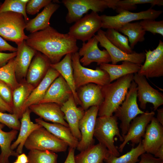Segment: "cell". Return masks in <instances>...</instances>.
I'll use <instances>...</instances> for the list:
<instances>
[{"label": "cell", "instance_id": "cell-1", "mask_svg": "<svg viewBox=\"0 0 163 163\" xmlns=\"http://www.w3.org/2000/svg\"><path fill=\"white\" fill-rule=\"evenodd\" d=\"M25 41L30 47L46 56L51 64L58 62L64 56L78 50L76 40L68 33H60L50 26L30 33Z\"/></svg>", "mask_w": 163, "mask_h": 163}, {"label": "cell", "instance_id": "cell-2", "mask_svg": "<svg viewBox=\"0 0 163 163\" xmlns=\"http://www.w3.org/2000/svg\"><path fill=\"white\" fill-rule=\"evenodd\" d=\"M133 76V74H128L101 86L104 100L99 106V117L113 116V113L124 100Z\"/></svg>", "mask_w": 163, "mask_h": 163}, {"label": "cell", "instance_id": "cell-3", "mask_svg": "<svg viewBox=\"0 0 163 163\" xmlns=\"http://www.w3.org/2000/svg\"><path fill=\"white\" fill-rule=\"evenodd\" d=\"M117 120L114 115L97 118L94 136L99 143L106 148L110 154L119 157L120 153L118 149L115 145L114 138L116 136L122 142L123 139L118 127Z\"/></svg>", "mask_w": 163, "mask_h": 163}, {"label": "cell", "instance_id": "cell-4", "mask_svg": "<svg viewBox=\"0 0 163 163\" xmlns=\"http://www.w3.org/2000/svg\"><path fill=\"white\" fill-rule=\"evenodd\" d=\"M118 0H62L68 12L66 19L71 24L75 22L90 10L97 13L107 8L115 10Z\"/></svg>", "mask_w": 163, "mask_h": 163}, {"label": "cell", "instance_id": "cell-5", "mask_svg": "<svg viewBox=\"0 0 163 163\" xmlns=\"http://www.w3.org/2000/svg\"><path fill=\"white\" fill-rule=\"evenodd\" d=\"M80 57L78 52L71 54L76 90L82 86L89 83H94L102 86L110 83L109 75L106 72L99 67L94 70L83 66L80 61Z\"/></svg>", "mask_w": 163, "mask_h": 163}, {"label": "cell", "instance_id": "cell-6", "mask_svg": "<svg viewBox=\"0 0 163 163\" xmlns=\"http://www.w3.org/2000/svg\"><path fill=\"white\" fill-rule=\"evenodd\" d=\"M26 24L20 13L11 11L2 13L0 14V36L17 45L28 38L24 32Z\"/></svg>", "mask_w": 163, "mask_h": 163}, {"label": "cell", "instance_id": "cell-7", "mask_svg": "<svg viewBox=\"0 0 163 163\" xmlns=\"http://www.w3.org/2000/svg\"><path fill=\"white\" fill-rule=\"evenodd\" d=\"M68 145L44 127L33 132L26 141L24 147L29 150H48L54 152H65Z\"/></svg>", "mask_w": 163, "mask_h": 163}, {"label": "cell", "instance_id": "cell-8", "mask_svg": "<svg viewBox=\"0 0 163 163\" xmlns=\"http://www.w3.org/2000/svg\"><path fill=\"white\" fill-rule=\"evenodd\" d=\"M137 86L133 80L124 100L114 112V116L121 121L122 136L126 133L132 120L144 112L140 109L137 103Z\"/></svg>", "mask_w": 163, "mask_h": 163}, {"label": "cell", "instance_id": "cell-9", "mask_svg": "<svg viewBox=\"0 0 163 163\" xmlns=\"http://www.w3.org/2000/svg\"><path fill=\"white\" fill-rule=\"evenodd\" d=\"M162 12V10H156L149 8L138 12L125 11L114 16L101 15L100 17L102 21V28L113 29L117 30L123 25L133 21L145 19L155 20Z\"/></svg>", "mask_w": 163, "mask_h": 163}, {"label": "cell", "instance_id": "cell-10", "mask_svg": "<svg viewBox=\"0 0 163 163\" xmlns=\"http://www.w3.org/2000/svg\"><path fill=\"white\" fill-rule=\"evenodd\" d=\"M101 28L100 16L97 12L92 11L75 22L70 27L68 33L76 40L85 42L93 37Z\"/></svg>", "mask_w": 163, "mask_h": 163}, {"label": "cell", "instance_id": "cell-11", "mask_svg": "<svg viewBox=\"0 0 163 163\" xmlns=\"http://www.w3.org/2000/svg\"><path fill=\"white\" fill-rule=\"evenodd\" d=\"M155 113L146 111L140 115L137 116L131 121L126 135L122 136L123 140L120 145L118 150L122 152L124 148L129 141L132 143L133 147L138 144L144 138L146 127L154 117Z\"/></svg>", "mask_w": 163, "mask_h": 163}, {"label": "cell", "instance_id": "cell-12", "mask_svg": "<svg viewBox=\"0 0 163 163\" xmlns=\"http://www.w3.org/2000/svg\"><path fill=\"white\" fill-rule=\"evenodd\" d=\"M133 80L137 85V97L142 109H145L147 103L153 104L154 111L163 104V94L152 87L145 77L135 73Z\"/></svg>", "mask_w": 163, "mask_h": 163}, {"label": "cell", "instance_id": "cell-13", "mask_svg": "<svg viewBox=\"0 0 163 163\" xmlns=\"http://www.w3.org/2000/svg\"><path fill=\"white\" fill-rule=\"evenodd\" d=\"M145 59L137 74L147 78L163 76V42L160 40L152 50H145Z\"/></svg>", "mask_w": 163, "mask_h": 163}, {"label": "cell", "instance_id": "cell-14", "mask_svg": "<svg viewBox=\"0 0 163 163\" xmlns=\"http://www.w3.org/2000/svg\"><path fill=\"white\" fill-rule=\"evenodd\" d=\"M99 106H93L85 110L80 121L79 128L81 135L76 148L80 152L94 144L93 137L96 121Z\"/></svg>", "mask_w": 163, "mask_h": 163}, {"label": "cell", "instance_id": "cell-15", "mask_svg": "<svg viewBox=\"0 0 163 163\" xmlns=\"http://www.w3.org/2000/svg\"><path fill=\"white\" fill-rule=\"evenodd\" d=\"M94 36L100 43L109 53L112 64L116 65L120 61H128L134 63L142 65L145 59V53H137L134 52L127 53L113 45L108 40L105 35V31L100 29Z\"/></svg>", "mask_w": 163, "mask_h": 163}, {"label": "cell", "instance_id": "cell-16", "mask_svg": "<svg viewBox=\"0 0 163 163\" xmlns=\"http://www.w3.org/2000/svg\"><path fill=\"white\" fill-rule=\"evenodd\" d=\"M98 43L94 36L86 43H83L78 52L80 56H82L80 61L83 66H88L93 62H96L97 65H100L111 62L107 51L105 50H101L99 48Z\"/></svg>", "mask_w": 163, "mask_h": 163}, {"label": "cell", "instance_id": "cell-17", "mask_svg": "<svg viewBox=\"0 0 163 163\" xmlns=\"http://www.w3.org/2000/svg\"><path fill=\"white\" fill-rule=\"evenodd\" d=\"M17 46V54L14 58V64L16 77L20 83L25 80L29 66L37 51L28 45L25 40Z\"/></svg>", "mask_w": 163, "mask_h": 163}, {"label": "cell", "instance_id": "cell-18", "mask_svg": "<svg viewBox=\"0 0 163 163\" xmlns=\"http://www.w3.org/2000/svg\"><path fill=\"white\" fill-rule=\"evenodd\" d=\"M143 139L141 141L145 152L154 155L163 145V126L153 117L147 126Z\"/></svg>", "mask_w": 163, "mask_h": 163}, {"label": "cell", "instance_id": "cell-19", "mask_svg": "<svg viewBox=\"0 0 163 163\" xmlns=\"http://www.w3.org/2000/svg\"><path fill=\"white\" fill-rule=\"evenodd\" d=\"M72 95L70 88L60 75L51 84L44 97L38 103H53L61 107Z\"/></svg>", "mask_w": 163, "mask_h": 163}, {"label": "cell", "instance_id": "cell-20", "mask_svg": "<svg viewBox=\"0 0 163 163\" xmlns=\"http://www.w3.org/2000/svg\"><path fill=\"white\" fill-rule=\"evenodd\" d=\"M61 109L64 113V119L67 121L72 134L80 141L81 135L79 128V124L85 111L82 107L77 106L73 95L61 106Z\"/></svg>", "mask_w": 163, "mask_h": 163}, {"label": "cell", "instance_id": "cell-21", "mask_svg": "<svg viewBox=\"0 0 163 163\" xmlns=\"http://www.w3.org/2000/svg\"><path fill=\"white\" fill-rule=\"evenodd\" d=\"M51 64L48 58L37 51L28 69L25 80L34 88L46 75Z\"/></svg>", "mask_w": 163, "mask_h": 163}, {"label": "cell", "instance_id": "cell-22", "mask_svg": "<svg viewBox=\"0 0 163 163\" xmlns=\"http://www.w3.org/2000/svg\"><path fill=\"white\" fill-rule=\"evenodd\" d=\"M28 108L31 112L45 121L60 124L69 127L64 119V114L61 109V107L57 104L53 103H38L32 105Z\"/></svg>", "mask_w": 163, "mask_h": 163}, {"label": "cell", "instance_id": "cell-23", "mask_svg": "<svg viewBox=\"0 0 163 163\" xmlns=\"http://www.w3.org/2000/svg\"><path fill=\"white\" fill-rule=\"evenodd\" d=\"M77 95L81 103V107L85 111L91 107L100 106L103 101L101 86L89 83L78 88Z\"/></svg>", "mask_w": 163, "mask_h": 163}, {"label": "cell", "instance_id": "cell-24", "mask_svg": "<svg viewBox=\"0 0 163 163\" xmlns=\"http://www.w3.org/2000/svg\"><path fill=\"white\" fill-rule=\"evenodd\" d=\"M60 75L57 71L50 67L44 77L33 89L24 104L23 113L30 106L38 104L42 100L51 84Z\"/></svg>", "mask_w": 163, "mask_h": 163}, {"label": "cell", "instance_id": "cell-25", "mask_svg": "<svg viewBox=\"0 0 163 163\" xmlns=\"http://www.w3.org/2000/svg\"><path fill=\"white\" fill-rule=\"evenodd\" d=\"M31 112L29 108L23 113L21 120L20 132L16 140L11 145V150L17 148L16 152L18 154L22 153L24 143L28 137L34 130L42 126L38 123H34L30 118Z\"/></svg>", "mask_w": 163, "mask_h": 163}, {"label": "cell", "instance_id": "cell-26", "mask_svg": "<svg viewBox=\"0 0 163 163\" xmlns=\"http://www.w3.org/2000/svg\"><path fill=\"white\" fill-rule=\"evenodd\" d=\"M71 54H67L61 60L57 63H51L50 67L57 71L63 77L71 90L76 105L81 106V103L78 97L75 84Z\"/></svg>", "mask_w": 163, "mask_h": 163}, {"label": "cell", "instance_id": "cell-27", "mask_svg": "<svg viewBox=\"0 0 163 163\" xmlns=\"http://www.w3.org/2000/svg\"><path fill=\"white\" fill-rule=\"evenodd\" d=\"M35 121L65 142L69 147L76 148L79 141L73 136L69 127L59 123L47 122L40 118L36 119Z\"/></svg>", "mask_w": 163, "mask_h": 163}, {"label": "cell", "instance_id": "cell-28", "mask_svg": "<svg viewBox=\"0 0 163 163\" xmlns=\"http://www.w3.org/2000/svg\"><path fill=\"white\" fill-rule=\"evenodd\" d=\"M59 6V5L57 3L52 2L45 6L43 10L35 18L26 23V30L32 33L50 26V18Z\"/></svg>", "mask_w": 163, "mask_h": 163}, {"label": "cell", "instance_id": "cell-29", "mask_svg": "<svg viewBox=\"0 0 163 163\" xmlns=\"http://www.w3.org/2000/svg\"><path fill=\"white\" fill-rule=\"evenodd\" d=\"M107 149L100 143L94 144L75 155L76 163H104L109 154Z\"/></svg>", "mask_w": 163, "mask_h": 163}, {"label": "cell", "instance_id": "cell-30", "mask_svg": "<svg viewBox=\"0 0 163 163\" xmlns=\"http://www.w3.org/2000/svg\"><path fill=\"white\" fill-rule=\"evenodd\" d=\"M141 65L129 61H123L120 65L103 63L99 65V67L107 73L111 83L126 75L137 73Z\"/></svg>", "mask_w": 163, "mask_h": 163}, {"label": "cell", "instance_id": "cell-31", "mask_svg": "<svg viewBox=\"0 0 163 163\" xmlns=\"http://www.w3.org/2000/svg\"><path fill=\"white\" fill-rule=\"evenodd\" d=\"M34 88L24 80L20 82L18 86L13 91V113L15 114L19 119L21 118L24 113V104Z\"/></svg>", "mask_w": 163, "mask_h": 163}, {"label": "cell", "instance_id": "cell-32", "mask_svg": "<svg viewBox=\"0 0 163 163\" xmlns=\"http://www.w3.org/2000/svg\"><path fill=\"white\" fill-rule=\"evenodd\" d=\"M5 125L0 123V163H10V156L17 157L19 155L11 148L12 142L16 138L18 131L12 129L9 132H5L2 130Z\"/></svg>", "mask_w": 163, "mask_h": 163}, {"label": "cell", "instance_id": "cell-33", "mask_svg": "<svg viewBox=\"0 0 163 163\" xmlns=\"http://www.w3.org/2000/svg\"><path fill=\"white\" fill-rule=\"evenodd\" d=\"M117 30L127 36L129 46L132 49L138 42H143L145 39L146 32L138 22L126 24Z\"/></svg>", "mask_w": 163, "mask_h": 163}, {"label": "cell", "instance_id": "cell-34", "mask_svg": "<svg viewBox=\"0 0 163 163\" xmlns=\"http://www.w3.org/2000/svg\"><path fill=\"white\" fill-rule=\"evenodd\" d=\"M145 152L141 141L136 147H132L130 151L121 156L116 157L110 153L104 159V163H137L139 161V157Z\"/></svg>", "mask_w": 163, "mask_h": 163}, {"label": "cell", "instance_id": "cell-35", "mask_svg": "<svg viewBox=\"0 0 163 163\" xmlns=\"http://www.w3.org/2000/svg\"><path fill=\"white\" fill-rule=\"evenodd\" d=\"M105 32L107 38L115 46L127 53L134 52L129 44L127 37L113 29H107Z\"/></svg>", "mask_w": 163, "mask_h": 163}, {"label": "cell", "instance_id": "cell-36", "mask_svg": "<svg viewBox=\"0 0 163 163\" xmlns=\"http://www.w3.org/2000/svg\"><path fill=\"white\" fill-rule=\"evenodd\" d=\"M27 156V163H58V155L48 150H30Z\"/></svg>", "mask_w": 163, "mask_h": 163}, {"label": "cell", "instance_id": "cell-37", "mask_svg": "<svg viewBox=\"0 0 163 163\" xmlns=\"http://www.w3.org/2000/svg\"><path fill=\"white\" fill-rule=\"evenodd\" d=\"M0 80L6 83L13 91L19 84L17 81L14 67V58L0 68Z\"/></svg>", "mask_w": 163, "mask_h": 163}, {"label": "cell", "instance_id": "cell-38", "mask_svg": "<svg viewBox=\"0 0 163 163\" xmlns=\"http://www.w3.org/2000/svg\"><path fill=\"white\" fill-rule=\"evenodd\" d=\"M150 4L152 6L163 5V0H118L115 10L119 13L121 11L135 10L137 5Z\"/></svg>", "mask_w": 163, "mask_h": 163}, {"label": "cell", "instance_id": "cell-39", "mask_svg": "<svg viewBox=\"0 0 163 163\" xmlns=\"http://www.w3.org/2000/svg\"><path fill=\"white\" fill-rule=\"evenodd\" d=\"M26 3L21 0H5L0 6V14L11 11L21 14L26 23L29 21L26 12Z\"/></svg>", "mask_w": 163, "mask_h": 163}, {"label": "cell", "instance_id": "cell-40", "mask_svg": "<svg viewBox=\"0 0 163 163\" xmlns=\"http://www.w3.org/2000/svg\"><path fill=\"white\" fill-rule=\"evenodd\" d=\"M143 29L155 35L156 34L163 36V21H155L152 19L142 20L139 22Z\"/></svg>", "mask_w": 163, "mask_h": 163}, {"label": "cell", "instance_id": "cell-41", "mask_svg": "<svg viewBox=\"0 0 163 163\" xmlns=\"http://www.w3.org/2000/svg\"><path fill=\"white\" fill-rule=\"evenodd\" d=\"M18 117L14 113H7L0 111V123L12 129L19 130L21 122Z\"/></svg>", "mask_w": 163, "mask_h": 163}, {"label": "cell", "instance_id": "cell-42", "mask_svg": "<svg viewBox=\"0 0 163 163\" xmlns=\"http://www.w3.org/2000/svg\"><path fill=\"white\" fill-rule=\"evenodd\" d=\"M52 2L51 0H29L26 6V13L34 15Z\"/></svg>", "mask_w": 163, "mask_h": 163}, {"label": "cell", "instance_id": "cell-43", "mask_svg": "<svg viewBox=\"0 0 163 163\" xmlns=\"http://www.w3.org/2000/svg\"><path fill=\"white\" fill-rule=\"evenodd\" d=\"M12 90L6 83L0 80V97L12 108Z\"/></svg>", "mask_w": 163, "mask_h": 163}, {"label": "cell", "instance_id": "cell-44", "mask_svg": "<svg viewBox=\"0 0 163 163\" xmlns=\"http://www.w3.org/2000/svg\"><path fill=\"white\" fill-rule=\"evenodd\" d=\"M140 157L138 163H163V160L155 158L151 154L144 153Z\"/></svg>", "mask_w": 163, "mask_h": 163}, {"label": "cell", "instance_id": "cell-45", "mask_svg": "<svg viewBox=\"0 0 163 163\" xmlns=\"http://www.w3.org/2000/svg\"><path fill=\"white\" fill-rule=\"evenodd\" d=\"M17 54V52L10 53L0 52V68L5 65L10 59L14 58Z\"/></svg>", "mask_w": 163, "mask_h": 163}, {"label": "cell", "instance_id": "cell-46", "mask_svg": "<svg viewBox=\"0 0 163 163\" xmlns=\"http://www.w3.org/2000/svg\"><path fill=\"white\" fill-rule=\"evenodd\" d=\"M6 51H8L13 52H16L17 51V48L8 44L0 36V52Z\"/></svg>", "mask_w": 163, "mask_h": 163}, {"label": "cell", "instance_id": "cell-47", "mask_svg": "<svg viewBox=\"0 0 163 163\" xmlns=\"http://www.w3.org/2000/svg\"><path fill=\"white\" fill-rule=\"evenodd\" d=\"M0 111L4 113L7 112L10 113H13L12 108L5 102L0 97Z\"/></svg>", "mask_w": 163, "mask_h": 163}, {"label": "cell", "instance_id": "cell-48", "mask_svg": "<svg viewBox=\"0 0 163 163\" xmlns=\"http://www.w3.org/2000/svg\"><path fill=\"white\" fill-rule=\"evenodd\" d=\"M75 149L69 147L67 157L64 163H76L75 159Z\"/></svg>", "mask_w": 163, "mask_h": 163}, {"label": "cell", "instance_id": "cell-49", "mask_svg": "<svg viewBox=\"0 0 163 163\" xmlns=\"http://www.w3.org/2000/svg\"><path fill=\"white\" fill-rule=\"evenodd\" d=\"M16 160L20 163H27L28 161V157L24 153H22L18 155Z\"/></svg>", "mask_w": 163, "mask_h": 163}, {"label": "cell", "instance_id": "cell-50", "mask_svg": "<svg viewBox=\"0 0 163 163\" xmlns=\"http://www.w3.org/2000/svg\"><path fill=\"white\" fill-rule=\"evenodd\" d=\"M157 119L159 122L163 126V108H159L157 110Z\"/></svg>", "mask_w": 163, "mask_h": 163}, {"label": "cell", "instance_id": "cell-51", "mask_svg": "<svg viewBox=\"0 0 163 163\" xmlns=\"http://www.w3.org/2000/svg\"><path fill=\"white\" fill-rule=\"evenodd\" d=\"M155 158L163 160V145H162L154 155Z\"/></svg>", "mask_w": 163, "mask_h": 163}, {"label": "cell", "instance_id": "cell-52", "mask_svg": "<svg viewBox=\"0 0 163 163\" xmlns=\"http://www.w3.org/2000/svg\"><path fill=\"white\" fill-rule=\"evenodd\" d=\"M13 163H20L19 162L15 160V161L14 162H13Z\"/></svg>", "mask_w": 163, "mask_h": 163}]
</instances>
